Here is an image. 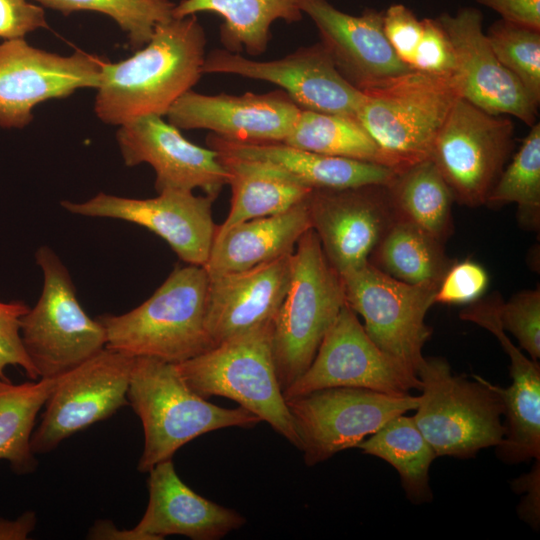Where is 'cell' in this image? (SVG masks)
Wrapping results in <instances>:
<instances>
[{"label": "cell", "mask_w": 540, "mask_h": 540, "mask_svg": "<svg viewBox=\"0 0 540 540\" xmlns=\"http://www.w3.org/2000/svg\"><path fill=\"white\" fill-rule=\"evenodd\" d=\"M205 46L195 15L157 24L149 42L133 56L103 65L94 104L97 117L121 126L146 115L166 116L203 74Z\"/></svg>", "instance_id": "6da1fadb"}, {"label": "cell", "mask_w": 540, "mask_h": 540, "mask_svg": "<svg viewBox=\"0 0 540 540\" xmlns=\"http://www.w3.org/2000/svg\"><path fill=\"white\" fill-rule=\"evenodd\" d=\"M127 398L144 430L137 465L141 473L172 459L178 449L203 434L262 422L241 406L224 408L207 401L187 385L175 363L155 358H134Z\"/></svg>", "instance_id": "7a4b0ae2"}, {"label": "cell", "mask_w": 540, "mask_h": 540, "mask_svg": "<svg viewBox=\"0 0 540 540\" xmlns=\"http://www.w3.org/2000/svg\"><path fill=\"white\" fill-rule=\"evenodd\" d=\"M208 287L203 266L174 269L138 307L97 318L105 330L106 348L175 364L209 350L213 344L206 327Z\"/></svg>", "instance_id": "3957f363"}, {"label": "cell", "mask_w": 540, "mask_h": 540, "mask_svg": "<svg viewBox=\"0 0 540 540\" xmlns=\"http://www.w3.org/2000/svg\"><path fill=\"white\" fill-rule=\"evenodd\" d=\"M345 303L342 277L310 228L296 244L290 285L272 320L273 357L283 392L309 367Z\"/></svg>", "instance_id": "277c9868"}, {"label": "cell", "mask_w": 540, "mask_h": 540, "mask_svg": "<svg viewBox=\"0 0 540 540\" xmlns=\"http://www.w3.org/2000/svg\"><path fill=\"white\" fill-rule=\"evenodd\" d=\"M187 385L203 398L222 396L249 410L298 448L299 440L278 383L272 321L176 363Z\"/></svg>", "instance_id": "5b68a950"}, {"label": "cell", "mask_w": 540, "mask_h": 540, "mask_svg": "<svg viewBox=\"0 0 540 540\" xmlns=\"http://www.w3.org/2000/svg\"><path fill=\"white\" fill-rule=\"evenodd\" d=\"M421 395L414 421L437 457H475L504 436V406L493 384L454 375L443 357H425L418 370Z\"/></svg>", "instance_id": "8992f818"}, {"label": "cell", "mask_w": 540, "mask_h": 540, "mask_svg": "<svg viewBox=\"0 0 540 540\" xmlns=\"http://www.w3.org/2000/svg\"><path fill=\"white\" fill-rule=\"evenodd\" d=\"M362 92L357 119L394 169L429 158L438 131L460 97L451 78L415 70Z\"/></svg>", "instance_id": "52a82bcc"}, {"label": "cell", "mask_w": 540, "mask_h": 540, "mask_svg": "<svg viewBox=\"0 0 540 540\" xmlns=\"http://www.w3.org/2000/svg\"><path fill=\"white\" fill-rule=\"evenodd\" d=\"M43 273L41 295L20 321L25 351L39 378H53L106 347L100 321L79 303L69 271L48 246L35 253Z\"/></svg>", "instance_id": "ba28073f"}, {"label": "cell", "mask_w": 540, "mask_h": 540, "mask_svg": "<svg viewBox=\"0 0 540 540\" xmlns=\"http://www.w3.org/2000/svg\"><path fill=\"white\" fill-rule=\"evenodd\" d=\"M307 466L357 445L396 416L415 410L418 396L333 387L285 398Z\"/></svg>", "instance_id": "9c48e42d"}, {"label": "cell", "mask_w": 540, "mask_h": 540, "mask_svg": "<svg viewBox=\"0 0 540 540\" xmlns=\"http://www.w3.org/2000/svg\"><path fill=\"white\" fill-rule=\"evenodd\" d=\"M514 144L509 116L491 114L458 97L432 144L429 159L468 207L485 205Z\"/></svg>", "instance_id": "30bf717a"}, {"label": "cell", "mask_w": 540, "mask_h": 540, "mask_svg": "<svg viewBox=\"0 0 540 540\" xmlns=\"http://www.w3.org/2000/svg\"><path fill=\"white\" fill-rule=\"evenodd\" d=\"M341 277L346 303L363 318L367 335L417 375L432 334L425 317L438 287L404 283L370 262Z\"/></svg>", "instance_id": "8fae6325"}, {"label": "cell", "mask_w": 540, "mask_h": 540, "mask_svg": "<svg viewBox=\"0 0 540 540\" xmlns=\"http://www.w3.org/2000/svg\"><path fill=\"white\" fill-rule=\"evenodd\" d=\"M333 387L403 396L413 389L420 391L421 381L371 340L357 314L345 303L309 367L283 394L289 398Z\"/></svg>", "instance_id": "7c38bea8"}, {"label": "cell", "mask_w": 540, "mask_h": 540, "mask_svg": "<svg viewBox=\"0 0 540 540\" xmlns=\"http://www.w3.org/2000/svg\"><path fill=\"white\" fill-rule=\"evenodd\" d=\"M133 360L105 347L57 376L42 420L32 434V451L48 453L64 439L109 418L127 405Z\"/></svg>", "instance_id": "4fadbf2b"}, {"label": "cell", "mask_w": 540, "mask_h": 540, "mask_svg": "<svg viewBox=\"0 0 540 540\" xmlns=\"http://www.w3.org/2000/svg\"><path fill=\"white\" fill-rule=\"evenodd\" d=\"M105 60L83 51L70 56L40 50L24 38L0 44V127L23 128L33 108L80 88H98Z\"/></svg>", "instance_id": "5bb4252c"}, {"label": "cell", "mask_w": 540, "mask_h": 540, "mask_svg": "<svg viewBox=\"0 0 540 540\" xmlns=\"http://www.w3.org/2000/svg\"><path fill=\"white\" fill-rule=\"evenodd\" d=\"M202 73L267 81L281 87L301 109L354 118L364 96L341 75L321 42L270 61L216 49L205 56Z\"/></svg>", "instance_id": "9a60e30c"}, {"label": "cell", "mask_w": 540, "mask_h": 540, "mask_svg": "<svg viewBox=\"0 0 540 540\" xmlns=\"http://www.w3.org/2000/svg\"><path fill=\"white\" fill-rule=\"evenodd\" d=\"M210 196L192 191L165 190L157 197L135 199L98 193L85 202L62 201L70 213L124 220L155 233L184 262L203 266L210 254L217 226Z\"/></svg>", "instance_id": "2e32d148"}, {"label": "cell", "mask_w": 540, "mask_h": 540, "mask_svg": "<svg viewBox=\"0 0 540 540\" xmlns=\"http://www.w3.org/2000/svg\"><path fill=\"white\" fill-rule=\"evenodd\" d=\"M308 208L311 228L341 276L366 264L397 220L385 185L313 189Z\"/></svg>", "instance_id": "e0dca14e"}, {"label": "cell", "mask_w": 540, "mask_h": 540, "mask_svg": "<svg viewBox=\"0 0 540 540\" xmlns=\"http://www.w3.org/2000/svg\"><path fill=\"white\" fill-rule=\"evenodd\" d=\"M436 19L453 48L455 67L451 79L459 96L491 114L513 116L528 126L534 125L538 106L497 59L483 30L482 13L464 7L455 15L443 13Z\"/></svg>", "instance_id": "ac0fdd59"}, {"label": "cell", "mask_w": 540, "mask_h": 540, "mask_svg": "<svg viewBox=\"0 0 540 540\" xmlns=\"http://www.w3.org/2000/svg\"><path fill=\"white\" fill-rule=\"evenodd\" d=\"M116 139L126 166H152L158 193L200 188L215 199L228 185L229 175L218 152L193 144L162 116L133 119L119 126Z\"/></svg>", "instance_id": "d6986e66"}, {"label": "cell", "mask_w": 540, "mask_h": 540, "mask_svg": "<svg viewBox=\"0 0 540 540\" xmlns=\"http://www.w3.org/2000/svg\"><path fill=\"white\" fill-rule=\"evenodd\" d=\"M301 108L283 90L240 96L204 95L192 89L180 96L166 116L178 129H207L231 141L283 142Z\"/></svg>", "instance_id": "ffe728a7"}, {"label": "cell", "mask_w": 540, "mask_h": 540, "mask_svg": "<svg viewBox=\"0 0 540 540\" xmlns=\"http://www.w3.org/2000/svg\"><path fill=\"white\" fill-rule=\"evenodd\" d=\"M302 13L314 22L321 43L341 75L365 90L383 80L410 71L395 54L383 31V13L365 10L354 16L328 0H298Z\"/></svg>", "instance_id": "44dd1931"}, {"label": "cell", "mask_w": 540, "mask_h": 540, "mask_svg": "<svg viewBox=\"0 0 540 540\" xmlns=\"http://www.w3.org/2000/svg\"><path fill=\"white\" fill-rule=\"evenodd\" d=\"M293 253L209 277L206 327L213 347L273 320L290 285Z\"/></svg>", "instance_id": "7402d4cb"}, {"label": "cell", "mask_w": 540, "mask_h": 540, "mask_svg": "<svg viewBox=\"0 0 540 540\" xmlns=\"http://www.w3.org/2000/svg\"><path fill=\"white\" fill-rule=\"evenodd\" d=\"M148 473V505L133 527L140 540H161L169 535L218 540L245 525L239 512L202 497L186 485L172 459L158 463Z\"/></svg>", "instance_id": "603a6c76"}, {"label": "cell", "mask_w": 540, "mask_h": 540, "mask_svg": "<svg viewBox=\"0 0 540 540\" xmlns=\"http://www.w3.org/2000/svg\"><path fill=\"white\" fill-rule=\"evenodd\" d=\"M475 323L490 331L510 359L512 383L506 388L494 385L503 406L504 436L495 447L496 456L506 464L540 459V366L514 345L503 329L499 310L486 307Z\"/></svg>", "instance_id": "cb8c5ba5"}, {"label": "cell", "mask_w": 540, "mask_h": 540, "mask_svg": "<svg viewBox=\"0 0 540 540\" xmlns=\"http://www.w3.org/2000/svg\"><path fill=\"white\" fill-rule=\"evenodd\" d=\"M206 140L220 154L271 163L311 189L386 185L395 173L386 165L318 154L283 142H238L213 133Z\"/></svg>", "instance_id": "d4e9b609"}, {"label": "cell", "mask_w": 540, "mask_h": 540, "mask_svg": "<svg viewBox=\"0 0 540 540\" xmlns=\"http://www.w3.org/2000/svg\"><path fill=\"white\" fill-rule=\"evenodd\" d=\"M308 197L285 212L247 220L216 233L203 265L208 276L247 270L294 252L301 236L311 228Z\"/></svg>", "instance_id": "484cf974"}, {"label": "cell", "mask_w": 540, "mask_h": 540, "mask_svg": "<svg viewBox=\"0 0 540 540\" xmlns=\"http://www.w3.org/2000/svg\"><path fill=\"white\" fill-rule=\"evenodd\" d=\"M218 154L229 175L232 199L216 233L247 220L285 212L307 199L313 190L271 163Z\"/></svg>", "instance_id": "4316f807"}, {"label": "cell", "mask_w": 540, "mask_h": 540, "mask_svg": "<svg viewBox=\"0 0 540 540\" xmlns=\"http://www.w3.org/2000/svg\"><path fill=\"white\" fill-rule=\"evenodd\" d=\"M200 12L223 18L220 40L226 50L252 56L265 52L273 22L292 23L302 18L298 0H181L175 4L173 18Z\"/></svg>", "instance_id": "83f0119b"}, {"label": "cell", "mask_w": 540, "mask_h": 540, "mask_svg": "<svg viewBox=\"0 0 540 540\" xmlns=\"http://www.w3.org/2000/svg\"><path fill=\"white\" fill-rule=\"evenodd\" d=\"M385 186L397 220L420 227L442 243L449 238L454 197L431 159L395 169Z\"/></svg>", "instance_id": "f1b7e54d"}, {"label": "cell", "mask_w": 540, "mask_h": 540, "mask_svg": "<svg viewBox=\"0 0 540 540\" xmlns=\"http://www.w3.org/2000/svg\"><path fill=\"white\" fill-rule=\"evenodd\" d=\"M356 448L394 467L410 502L420 505L432 501L429 469L437 456L413 416H396L362 440Z\"/></svg>", "instance_id": "f546056e"}, {"label": "cell", "mask_w": 540, "mask_h": 540, "mask_svg": "<svg viewBox=\"0 0 540 540\" xmlns=\"http://www.w3.org/2000/svg\"><path fill=\"white\" fill-rule=\"evenodd\" d=\"M443 244L420 227L396 220L368 262L404 283L438 287L454 262L446 255Z\"/></svg>", "instance_id": "4dcf8cb0"}, {"label": "cell", "mask_w": 540, "mask_h": 540, "mask_svg": "<svg viewBox=\"0 0 540 540\" xmlns=\"http://www.w3.org/2000/svg\"><path fill=\"white\" fill-rule=\"evenodd\" d=\"M57 377L13 384L0 378V460L9 462L17 474L37 467L31 438L40 409L52 393Z\"/></svg>", "instance_id": "1f68e13d"}, {"label": "cell", "mask_w": 540, "mask_h": 540, "mask_svg": "<svg viewBox=\"0 0 540 540\" xmlns=\"http://www.w3.org/2000/svg\"><path fill=\"white\" fill-rule=\"evenodd\" d=\"M283 143L310 152L387 165L357 118L301 109Z\"/></svg>", "instance_id": "d6a6232c"}, {"label": "cell", "mask_w": 540, "mask_h": 540, "mask_svg": "<svg viewBox=\"0 0 540 540\" xmlns=\"http://www.w3.org/2000/svg\"><path fill=\"white\" fill-rule=\"evenodd\" d=\"M517 204L521 226L538 230L540 224V124L530 126L510 164L503 169L485 205Z\"/></svg>", "instance_id": "836d02e7"}, {"label": "cell", "mask_w": 540, "mask_h": 540, "mask_svg": "<svg viewBox=\"0 0 540 540\" xmlns=\"http://www.w3.org/2000/svg\"><path fill=\"white\" fill-rule=\"evenodd\" d=\"M40 6L69 15L90 11L104 14L126 32L133 49L145 46L157 24L173 18L170 0H35Z\"/></svg>", "instance_id": "e575fe53"}, {"label": "cell", "mask_w": 540, "mask_h": 540, "mask_svg": "<svg viewBox=\"0 0 540 540\" xmlns=\"http://www.w3.org/2000/svg\"><path fill=\"white\" fill-rule=\"evenodd\" d=\"M486 37L500 63L539 107L540 30L500 19L490 26Z\"/></svg>", "instance_id": "d590c367"}, {"label": "cell", "mask_w": 540, "mask_h": 540, "mask_svg": "<svg viewBox=\"0 0 540 540\" xmlns=\"http://www.w3.org/2000/svg\"><path fill=\"white\" fill-rule=\"evenodd\" d=\"M500 321L530 358H540V290H523L500 306Z\"/></svg>", "instance_id": "8d00e7d4"}, {"label": "cell", "mask_w": 540, "mask_h": 540, "mask_svg": "<svg viewBox=\"0 0 540 540\" xmlns=\"http://www.w3.org/2000/svg\"><path fill=\"white\" fill-rule=\"evenodd\" d=\"M488 284L489 276L482 265L471 259L454 261L438 285L435 303L471 304L482 297Z\"/></svg>", "instance_id": "74e56055"}, {"label": "cell", "mask_w": 540, "mask_h": 540, "mask_svg": "<svg viewBox=\"0 0 540 540\" xmlns=\"http://www.w3.org/2000/svg\"><path fill=\"white\" fill-rule=\"evenodd\" d=\"M30 307L24 301H0V378L8 379V366L21 367L26 375L37 380L39 376L28 357L20 334V321Z\"/></svg>", "instance_id": "f35d334b"}, {"label": "cell", "mask_w": 540, "mask_h": 540, "mask_svg": "<svg viewBox=\"0 0 540 540\" xmlns=\"http://www.w3.org/2000/svg\"><path fill=\"white\" fill-rule=\"evenodd\" d=\"M422 33L416 47L411 69L451 78L455 59L450 40L437 19H422Z\"/></svg>", "instance_id": "ab89813d"}, {"label": "cell", "mask_w": 540, "mask_h": 540, "mask_svg": "<svg viewBox=\"0 0 540 540\" xmlns=\"http://www.w3.org/2000/svg\"><path fill=\"white\" fill-rule=\"evenodd\" d=\"M383 31L397 57L411 69L422 33V19L403 4H393L383 12Z\"/></svg>", "instance_id": "60d3db41"}, {"label": "cell", "mask_w": 540, "mask_h": 540, "mask_svg": "<svg viewBox=\"0 0 540 540\" xmlns=\"http://www.w3.org/2000/svg\"><path fill=\"white\" fill-rule=\"evenodd\" d=\"M48 27L42 6L27 0H0V39L24 38L34 30Z\"/></svg>", "instance_id": "b9f144b4"}, {"label": "cell", "mask_w": 540, "mask_h": 540, "mask_svg": "<svg viewBox=\"0 0 540 540\" xmlns=\"http://www.w3.org/2000/svg\"><path fill=\"white\" fill-rule=\"evenodd\" d=\"M511 488L517 493H526L518 505L517 513L523 521L538 530L540 523V459H535L529 473L514 479L511 482Z\"/></svg>", "instance_id": "7bdbcfd3"}, {"label": "cell", "mask_w": 540, "mask_h": 540, "mask_svg": "<svg viewBox=\"0 0 540 540\" xmlns=\"http://www.w3.org/2000/svg\"><path fill=\"white\" fill-rule=\"evenodd\" d=\"M501 19L540 30V0H476Z\"/></svg>", "instance_id": "ee69618b"}, {"label": "cell", "mask_w": 540, "mask_h": 540, "mask_svg": "<svg viewBox=\"0 0 540 540\" xmlns=\"http://www.w3.org/2000/svg\"><path fill=\"white\" fill-rule=\"evenodd\" d=\"M37 523L36 513L26 511L14 520L0 517V540H25Z\"/></svg>", "instance_id": "f6af8a7d"}, {"label": "cell", "mask_w": 540, "mask_h": 540, "mask_svg": "<svg viewBox=\"0 0 540 540\" xmlns=\"http://www.w3.org/2000/svg\"><path fill=\"white\" fill-rule=\"evenodd\" d=\"M87 539L140 540L133 528L119 529L110 520H99L90 528Z\"/></svg>", "instance_id": "bcb514c9"}]
</instances>
